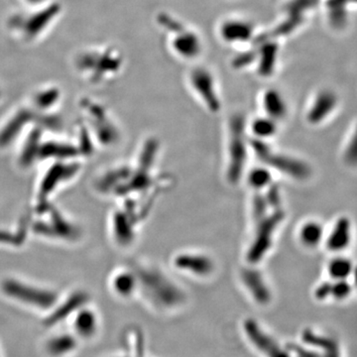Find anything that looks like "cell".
Masks as SVG:
<instances>
[{"mask_svg": "<svg viewBox=\"0 0 357 357\" xmlns=\"http://www.w3.org/2000/svg\"><path fill=\"white\" fill-rule=\"evenodd\" d=\"M88 299L83 293H76L68 298L62 304L56 305L55 307L45 318V325L47 328H52L64 319H69L73 314L86 305Z\"/></svg>", "mask_w": 357, "mask_h": 357, "instance_id": "ac0fdd59", "label": "cell"}, {"mask_svg": "<svg viewBox=\"0 0 357 357\" xmlns=\"http://www.w3.org/2000/svg\"><path fill=\"white\" fill-rule=\"evenodd\" d=\"M241 280L249 297L256 305L267 307L273 301V292L264 275L255 267L245 268L241 271Z\"/></svg>", "mask_w": 357, "mask_h": 357, "instance_id": "8fae6325", "label": "cell"}, {"mask_svg": "<svg viewBox=\"0 0 357 357\" xmlns=\"http://www.w3.org/2000/svg\"><path fill=\"white\" fill-rule=\"evenodd\" d=\"M174 265L180 271L202 278L211 276L215 272V263L213 259L208 256L199 253L178 255L174 259Z\"/></svg>", "mask_w": 357, "mask_h": 357, "instance_id": "2e32d148", "label": "cell"}, {"mask_svg": "<svg viewBox=\"0 0 357 357\" xmlns=\"http://www.w3.org/2000/svg\"><path fill=\"white\" fill-rule=\"evenodd\" d=\"M241 332L251 349L260 357H291L290 352L278 337L258 319L246 318L241 324Z\"/></svg>", "mask_w": 357, "mask_h": 357, "instance_id": "52a82bcc", "label": "cell"}, {"mask_svg": "<svg viewBox=\"0 0 357 357\" xmlns=\"http://www.w3.org/2000/svg\"><path fill=\"white\" fill-rule=\"evenodd\" d=\"M81 342L72 332L57 333L47 338L44 352L48 357H70L79 349Z\"/></svg>", "mask_w": 357, "mask_h": 357, "instance_id": "e0dca14e", "label": "cell"}, {"mask_svg": "<svg viewBox=\"0 0 357 357\" xmlns=\"http://www.w3.org/2000/svg\"><path fill=\"white\" fill-rule=\"evenodd\" d=\"M190 84L195 93L201 98L208 109L211 112H218L222 107L218 96L217 83L211 70L204 67L195 68L190 73Z\"/></svg>", "mask_w": 357, "mask_h": 357, "instance_id": "30bf717a", "label": "cell"}, {"mask_svg": "<svg viewBox=\"0 0 357 357\" xmlns=\"http://www.w3.org/2000/svg\"><path fill=\"white\" fill-rule=\"evenodd\" d=\"M267 189L268 191L266 194L264 195V196L265 199H266L270 210H282L281 192L278 185L271 184L269 185V187L267 188Z\"/></svg>", "mask_w": 357, "mask_h": 357, "instance_id": "1f68e13d", "label": "cell"}, {"mask_svg": "<svg viewBox=\"0 0 357 357\" xmlns=\"http://www.w3.org/2000/svg\"><path fill=\"white\" fill-rule=\"evenodd\" d=\"M345 158L349 163L352 165H356L357 164V130L354 134V137L351 141L349 148H347V155Z\"/></svg>", "mask_w": 357, "mask_h": 357, "instance_id": "836d02e7", "label": "cell"}, {"mask_svg": "<svg viewBox=\"0 0 357 357\" xmlns=\"http://www.w3.org/2000/svg\"><path fill=\"white\" fill-rule=\"evenodd\" d=\"M324 236V229L319 223L316 222H307L300 230V239L307 248H314L321 243Z\"/></svg>", "mask_w": 357, "mask_h": 357, "instance_id": "484cf974", "label": "cell"}, {"mask_svg": "<svg viewBox=\"0 0 357 357\" xmlns=\"http://www.w3.org/2000/svg\"><path fill=\"white\" fill-rule=\"evenodd\" d=\"M356 283H357V269L356 270Z\"/></svg>", "mask_w": 357, "mask_h": 357, "instance_id": "8d00e7d4", "label": "cell"}, {"mask_svg": "<svg viewBox=\"0 0 357 357\" xmlns=\"http://www.w3.org/2000/svg\"><path fill=\"white\" fill-rule=\"evenodd\" d=\"M74 63L79 73L98 83L121 70L122 57L114 48H91L79 52Z\"/></svg>", "mask_w": 357, "mask_h": 357, "instance_id": "3957f363", "label": "cell"}, {"mask_svg": "<svg viewBox=\"0 0 357 357\" xmlns=\"http://www.w3.org/2000/svg\"><path fill=\"white\" fill-rule=\"evenodd\" d=\"M112 357H130V356H112Z\"/></svg>", "mask_w": 357, "mask_h": 357, "instance_id": "d590c367", "label": "cell"}, {"mask_svg": "<svg viewBox=\"0 0 357 357\" xmlns=\"http://www.w3.org/2000/svg\"><path fill=\"white\" fill-rule=\"evenodd\" d=\"M23 1L29 6L37 7L43 6V4L47 3V2L50 1V0H23Z\"/></svg>", "mask_w": 357, "mask_h": 357, "instance_id": "e575fe53", "label": "cell"}, {"mask_svg": "<svg viewBox=\"0 0 357 357\" xmlns=\"http://www.w3.org/2000/svg\"><path fill=\"white\" fill-rule=\"evenodd\" d=\"M112 288L119 297L128 299L138 291V280L135 272L124 271L115 275Z\"/></svg>", "mask_w": 357, "mask_h": 357, "instance_id": "44dd1931", "label": "cell"}, {"mask_svg": "<svg viewBox=\"0 0 357 357\" xmlns=\"http://www.w3.org/2000/svg\"><path fill=\"white\" fill-rule=\"evenodd\" d=\"M30 114L27 110H21L15 116L13 117V121L9 122L6 126V128L2 130L0 133V146L6 145L7 142L13 139L15 137V134H17L22 128L25 123L29 121Z\"/></svg>", "mask_w": 357, "mask_h": 357, "instance_id": "d4e9b609", "label": "cell"}, {"mask_svg": "<svg viewBox=\"0 0 357 357\" xmlns=\"http://www.w3.org/2000/svg\"><path fill=\"white\" fill-rule=\"evenodd\" d=\"M285 218L283 210L272 211L267 217L256 223L255 236L246 252V260L251 266L261 262L274 243L275 234Z\"/></svg>", "mask_w": 357, "mask_h": 357, "instance_id": "ba28073f", "label": "cell"}, {"mask_svg": "<svg viewBox=\"0 0 357 357\" xmlns=\"http://www.w3.org/2000/svg\"><path fill=\"white\" fill-rule=\"evenodd\" d=\"M0 357H3V356H2L1 349H0Z\"/></svg>", "mask_w": 357, "mask_h": 357, "instance_id": "74e56055", "label": "cell"}, {"mask_svg": "<svg viewBox=\"0 0 357 357\" xmlns=\"http://www.w3.org/2000/svg\"><path fill=\"white\" fill-rule=\"evenodd\" d=\"M59 98V93L57 89H49L46 91H41L38 96L35 98L36 105L40 107H49L54 105V102H57Z\"/></svg>", "mask_w": 357, "mask_h": 357, "instance_id": "d6a6232c", "label": "cell"}, {"mask_svg": "<svg viewBox=\"0 0 357 357\" xmlns=\"http://www.w3.org/2000/svg\"><path fill=\"white\" fill-rule=\"evenodd\" d=\"M249 142L257 158L268 168L279 171L296 180H305L311 175V169L305 162L277 152L265 141L252 139Z\"/></svg>", "mask_w": 357, "mask_h": 357, "instance_id": "8992f818", "label": "cell"}, {"mask_svg": "<svg viewBox=\"0 0 357 357\" xmlns=\"http://www.w3.org/2000/svg\"><path fill=\"white\" fill-rule=\"evenodd\" d=\"M258 40V50L255 51V62H257V72L261 77H271L278 62L279 47L276 39L263 36Z\"/></svg>", "mask_w": 357, "mask_h": 357, "instance_id": "5bb4252c", "label": "cell"}, {"mask_svg": "<svg viewBox=\"0 0 357 357\" xmlns=\"http://www.w3.org/2000/svg\"><path fill=\"white\" fill-rule=\"evenodd\" d=\"M248 147L245 135V119L241 114L230 119L229 126V160H227V177L230 184H237L243 178L244 168L248 162Z\"/></svg>", "mask_w": 357, "mask_h": 357, "instance_id": "277c9868", "label": "cell"}, {"mask_svg": "<svg viewBox=\"0 0 357 357\" xmlns=\"http://www.w3.org/2000/svg\"><path fill=\"white\" fill-rule=\"evenodd\" d=\"M351 263L349 260L337 258L331 263L328 271L335 278L342 279L351 273Z\"/></svg>", "mask_w": 357, "mask_h": 357, "instance_id": "4dcf8cb0", "label": "cell"}, {"mask_svg": "<svg viewBox=\"0 0 357 357\" xmlns=\"http://www.w3.org/2000/svg\"><path fill=\"white\" fill-rule=\"evenodd\" d=\"M317 0H288L283 7V20L267 36L277 39L287 36L304 24L307 13L316 6Z\"/></svg>", "mask_w": 357, "mask_h": 357, "instance_id": "9c48e42d", "label": "cell"}, {"mask_svg": "<svg viewBox=\"0 0 357 357\" xmlns=\"http://www.w3.org/2000/svg\"><path fill=\"white\" fill-rule=\"evenodd\" d=\"M170 32L172 34L171 48L176 55L185 60H194L199 57L203 50V43L198 33L187 29L183 24Z\"/></svg>", "mask_w": 357, "mask_h": 357, "instance_id": "4fadbf2b", "label": "cell"}, {"mask_svg": "<svg viewBox=\"0 0 357 357\" xmlns=\"http://www.w3.org/2000/svg\"><path fill=\"white\" fill-rule=\"evenodd\" d=\"M351 241V222L340 218L328 239V248L333 251L342 250Z\"/></svg>", "mask_w": 357, "mask_h": 357, "instance_id": "7402d4cb", "label": "cell"}, {"mask_svg": "<svg viewBox=\"0 0 357 357\" xmlns=\"http://www.w3.org/2000/svg\"><path fill=\"white\" fill-rule=\"evenodd\" d=\"M262 107L265 115L276 121H281L287 115L288 107L280 91L275 89H267L262 96Z\"/></svg>", "mask_w": 357, "mask_h": 357, "instance_id": "ffe728a7", "label": "cell"}, {"mask_svg": "<svg viewBox=\"0 0 357 357\" xmlns=\"http://www.w3.org/2000/svg\"><path fill=\"white\" fill-rule=\"evenodd\" d=\"M250 130L255 137V139L265 141L273 137L277 133L278 121L267 115L256 117L255 121L251 122Z\"/></svg>", "mask_w": 357, "mask_h": 357, "instance_id": "603a6c76", "label": "cell"}, {"mask_svg": "<svg viewBox=\"0 0 357 357\" xmlns=\"http://www.w3.org/2000/svg\"><path fill=\"white\" fill-rule=\"evenodd\" d=\"M29 13L13 14L9 17V30L23 42L32 43L44 36L60 17L62 6L58 2L48 1L43 6L31 7Z\"/></svg>", "mask_w": 357, "mask_h": 357, "instance_id": "7a4b0ae2", "label": "cell"}, {"mask_svg": "<svg viewBox=\"0 0 357 357\" xmlns=\"http://www.w3.org/2000/svg\"><path fill=\"white\" fill-rule=\"evenodd\" d=\"M1 289L6 297L16 301L18 304L47 314L55 307L59 301L58 296L50 290L35 287L14 279L3 281Z\"/></svg>", "mask_w": 357, "mask_h": 357, "instance_id": "5b68a950", "label": "cell"}, {"mask_svg": "<svg viewBox=\"0 0 357 357\" xmlns=\"http://www.w3.org/2000/svg\"><path fill=\"white\" fill-rule=\"evenodd\" d=\"M69 319L72 324L70 332L81 342L93 340L100 333L102 325L100 316L89 307H82Z\"/></svg>", "mask_w": 357, "mask_h": 357, "instance_id": "7c38bea8", "label": "cell"}, {"mask_svg": "<svg viewBox=\"0 0 357 357\" xmlns=\"http://www.w3.org/2000/svg\"><path fill=\"white\" fill-rule=\"evenodd\" d=\"M159 144L156 140L151 138L145 143V146L141 152L139 158V168L141 170L149 172L153 167L156 156L158 154Z\"/></svg>", "mask_w": 357, "mask_h": 357, "instance_id": "83f0119b", "label": "cell"}, {"mask_svg": "<svg viewBox=\"0 0 357 357\" xmlns=\"http://www.w3.org/2000/svg\"><path fill=\"white\" fill-rule=\"evenodd\" d=\"M271 211L264 195L258 192L253 197L252 203H251V215L255 218V222H259L262 218L267 217Z\"/></svg>", "mask_w": 357, "mask_h": 357, "instance_id": "f546056e", "label": "cell"}, {"mask_svg": "<svg viewBox=\"0 0 357 357\" xmlns=\"http://www.w3.org/2000/svg\"><path fill=\"white\" fill-rule=\"evenodd\" d=\"M337 96L328 91H321L312 102L307 112V121L312 124L319 123L332 114L337 105Z\"/></svg>", "mask_w": 357, "mask_h": 357, "instance_id": "d6986e66", "label": "cell"}, {"mask_svg": "<svg viewBox=\"0 0 357 357\" xmlns=\"http://www.w3.org/2000/svg\"><path fill=\"white\" fill-rule=\"evenodd\" d=\"M218 33L220 38L229 44H244L255 40V26L241 18L223 20L218 28Z\"/></svg>", "mask_w": 357, "mask_h": 357, "instance_id": "9a60e30c", "label": "cell"}, {"mask_svg": "<svg viewBox=\"0 0 357 357\" xmlns=\"http://www.w3.org/2000/svg\"><path fill=\"white\" fill-rule=\"evenodd\" d=\"M248 185L255 191L267 189L272 184V174L266 166L253 168L248 176Z\"/></svg>", "mask_w": 357, "mask_h": 357, "instance_id": "4316f807", "label": "cell"}, {"mask_svg": "<svg viewBox=\"0 0 357 357\" xmlns=\"http://www.w3.org/2000/svg\"><path fill=\"white\" fill-rule=\"evenodd\" d=\"M135 220L128 213H117L114 217V234L121 244H129L134 238L133 225Z\"/></svg>", "mask_w": 357, "mask_h": 357, "instance_id": "cb8c5ba5", "label": "cell"}, {"mask_svg": "<svg viewBox=\"0 0 357 357\" xmlns=\"http://www.w3.org/2000/svg\"><path fill=\"white\" fill-rule=\"evenodd\" d=\"M134 272L137 276L138 291L156 311L172 312L184 306V291L163 272L155 268H139Z\"/></svg>", "mask_w": 357, "mask_h": 357, "instance_id": "6da1fadb", "label": "cell"}, {"mask_svg": "<svg viewBox=\"0 0 357 357\" xmlns=\"http://www.w3.org/2000/svg\"><path fill=\"white\" fill-rule=\"evenodd\" d=\"M131 174L132 173L126 168L114 171V173H110L102 178L100 183V189L105 190V191L110 189L119 190L122 185L121 182H128Z\"/></svg>", "mask_w": 357, "mask_h": 357, "instance_id": "f1b7e54d", "label": "cell"}]
</instances>
